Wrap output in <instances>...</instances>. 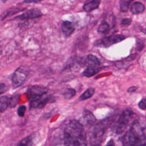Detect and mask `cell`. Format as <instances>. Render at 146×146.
<instances>
[{"label":"cell","instance_id":"25","mask_svg":"<svg viewBox=\"0 0 146 146\" xmlns=\"http://www.w3.org/2000/svg\"><path fill=\"white\" fill-rule=\"evenodd\" d=\"M132 22V19L130 18H125L121 20V25L124 27H127L131 25Z\"/></svg>","mask_w":146,"mask_h":146},{"label":"cell","instance_id":"7","mask_svg":"<svg viewBox=\"0 0 146 146\" xmlns=\"http://www.w3.org/2000/svg\"><path fill=\"white\" fill-rule=\"evenodd\" d=\"M42 15V11L38 8H34L28 10L23 14L17 16L15 19H18L21 21L30 20L38 18Z\"/></svg>","mask_w":146,"mask_h":146},{"label":"cell","instance_id":"3","mask_svg":"<svg viewBox=\"0 0 146 146\" xmlns=\"http://www.w3.org/2000/svg\"><path fill=\"white\" fill-rule=\"evenodd\" d=\"M134 115V112L128 109L124 110L121 113L115 126V132L117 134H121L125 131Z\"/></svg>","mask_w":146,"mask_h":146},{"label":"cell","instance_id":"16","mask_svg":"<svg viewBox=\"0 0 146 146\" xmlns=\"http://www.w3.org/2000/svg\"><path fill=\"white\" fill-rule=\"evenodd\" d=\"M95 93V89L92 87L88 88L79 97V99L80 100H84L88 99L92 97V96Z\"/></svg>","mask_w":146,"mask_h":146},{"label":"cell","instance_id":"22","mask_svg":"<svg viewBox=\"0 0 146 146\" xmlns=\"http://www.w3.org/2000/svg\"><path fill=\"white\" fill-rule=\"evenodd\" d=\"M19 95H15L10 98H9L8 99V104H9V107L13 108L15 107L18 103V99H19Z\"/></svg>","mask_w":146,"mask_h":146},{"label":"cell","instance_id":"23","mask_svg":"<svg viewBox=\"0 0 146 146\" xmlns=\"http://www.w3.org/2000/svg\"><path fill=\"white\" fill-rule=\"evenodd\" d=\"M33 144V137L31 136H28L23 139L18 144L19 145H31Z\"/></svg>","mask_w":146,"mask_h":146},{"label":"cell","instance_id":"2","mask_svg":"<svg viewBox=\"0 0 146 146\" xmlns=\"http://www.w3.org/2000/svg\"><path fill=\"white\" fill-rule=\"evenodd\" d=\"M63 141L66 145H87V136L83 125L78 120H70L63 132Z\"/></svg>","mask_w":146,"mask_h":146},{"label":"cell","instance_id":"32","mask_svg":"<svg viewBox=\"0 0 146 146\" xmlns=\"http://www.w3.org/2000/svg\"><path fill=\"white\" fill-rule=\"evenodd\" d=\"M142 31H143V33H144V34H146V28L142 30Z\"/></svg>","mask_w":146,"mask_h":146},{"label":"cell","instance_id":"11","mask_svg":"<svg viewBox=\"0 0 146 146\" xmlns=\"http://www.w3.org/2000/svg\"><path fill=\"white\" fill-rule=\"evenodd\" d=\"M100 2L101 0H92L84 4L83 9L86 12H91L99 7Z\"/></svg>","mask_w":146,"mask_h":146},{"label":"cell","instance_id":"21","mask_svg":"<svg viewBox=\"0 0 146 146\" xmlns=\"http://www.w3.org/2000/svg\"><path fill=\"white\" fill-rule=\"evenodd\" d=\"M25 9H23V8H19V7H13V8H11L9 10H8L6 13L4 14V15L3 16V18H2V19L7 18V17L9 16H10V15H12L13 14H15L18 12H20V11H23Z\"/></svg>","mask_w":146,"mask_h":146},{"label":"cell","instance_id":"24","mask_svg":"<svg viewBox=\"0 0 146 146\" xmlns=\"http://www.w3.org/2000/svg\"><path fill=\"white\" fill-rule=\"evenodd\" d=\"M26 106L25 105H22L18 107L17 109V113L19 116L23 117L25 113V112L26 111Z\"/></svg>","mask_w":146,"mask_h":146},{"label":"cell","instance_id":"28","mask_svg":"<svg viewBox=\"0 0 146 146\" xmlns=\"http://www.w3.org/2000/svg\"><path fill=\"white\" fill-rule=\"evenodd\" d=\"M144 43H143V42L141 40H137V44H136V49L139 50V51H141L143 47H144Z\"/></svg>","mask_w":146,"mask_h":146},{"label":"cell","instance_id":"9","mask_svg":"<svg viewBox=\"0 0 146 146\" xmlns=\"http://www.w3.org/2000/svg\"><path fill=\"white\" fill-rule=\"evenodd\" d=\"M47 91L48 90L46 87L39 86H33L30 88L28 92L30 99H32L43 95L47 93Z\"/></svg>","mask_w":146,"mask_h":146},{"label":"cell","instance_id":"18","mask_svg":"<svg viewBox=\"0 0 146 146\" xmlns=\"http://www.w3.org/2000/svg\"><path fill=\"white\" fill-rule=\"evenodd\" d=\"M110 30V25L105 21L102 22L98 28V32L100 34H106Z\"/></svg>","mask_w":146,"mask_h":146},{"label":"cell","instance_id":"13","mask_svg":"<svg viewBox=\"0 0 146 146\" xmlns=\"http://www.w3.org/2000/svg\"><path fill=\"white\" fill-rule=\"evenodd\" d=\"M102 68L98 66H88L87 68L83 71V75L86 77H91L98 73Z\"/></svg>","mask_w":146,"mask_h":146},{"label":"cell","instance_id":"26","mask_svg":"<svg viewBox=\"0 0 146 146\" xmlns=\"http://www.w3.org/2000/svg\"><path fill=\"white\" fill-rule=\"evenodd\" d=\"M139 107L142 110H146V98H143L138 103Z\"/></svg>","mask_w":146,"mask_h":146},{"label":"cell","instance_id":"12","mask_svg":"<svg viewBox=\"0 0 146 146\" xmlns=\"http://www.w3.org/2000/svg\"><path fill=\"white\" fill-rule=\"evenodd\" d=\"M145 10V6L140 2H133L131 7L130 11L133 14H139L144 12Z\"/></svg>","mask_w":146,"mask_h":146},{"label":"cell","instance_id":"31","mask_svg":"<svg viewBox=\"0 0 146 146\" xmlns=\"http://www.w3.org/2000/svg\"><path fill=\"white\" fill-rule=\"evenodd\" d=\"M115 144L113 140H110L108 143L107 144V145H115Z\"/></svg>","mask_w":146,"mask_h":146},{"label":"cell","instance_id":"5","mask_svg":"<svg viewBox=\"0 0 146 146\" xmlns=\"http://www.w3.org/2000/svg\"><path fill=\"white\" fill-rule=\"evenodd\" d=\"M125 39V36L121 34H113L103 39L97 40L94 43L96 47H107L115 43H119Z\"/></svg>","mask_w":146,"mask_h":146},{"label":"cell","instance_id":"19","mask_svg":"<svg viewBox=\"0 0 146 146\" xmlns=\"http://www.w3.org/2000/svg\"><path fill=\"white\" fill-rule=\"evenodd\" d=\"M8 99L9 98L6 96L0 98V113L3 112L9 107Z\"/></svg>","mask_w":146,"mask_h":146},{"label":"cell","instance_id":"27","mask_svg":"<svg viewBox=\"0 0 146 146\" xmlns=\"http://www.w3.org/2000/svg\"><path fill=\"white\" fill-rule=\"evenodd\" d=\"M7 90V87L5 83H0V95L3 94Z\"/></svg>","mask_w":146,"mask_h":146},{"label":"cell","instance_id":"8","mask_svg":"<svg viewBox=\"0 0 146 146\" xmlns=\"http://www.w3.org/2000/svg\"><path fill=\"white\" fill-rule=\"evenodd\" d=\"M50 100V97L47 93L43 95L30 99V107L32 108H42Z\"/></svg>","mask_w":146,"mask_h":146},{"label":"cell","instance_id":"20","mask_svg":"<svg viewBox=\"0 0 146 146\" xmlns=\"http://www.w3.org/2000/svg\"><path fill=\"white\" fill-rule=\"evenodd\" d=\"M76 94V91L75 89L72 88H68L65 90L63 95L66 99H70L73 98Z\"/></svg>","mask_w":146,"mask_h":146},{"label":"cell","instance_id":"4","mask_svg":"<svg viewBox=\"0 0 146 146\" xmlns=\"http://www.w3.org/2000/svg\"><path fill=\"white\" fill-rule=\"evenodd\" d=\"M28 75L27 68L24 66L18 67L11 77V84L14 88H17L23 84Z\"/></svg>","mask_w":146,"mask_h":146},{"label":"cell","instance_id":"14","mask_svg":"<svg viewBox=\"0 0 146 146\" xmlns=\"http://www.w3.org/2000/svg\"><path fill=\"white\" fill-rule=\"evenodd\" d=\"M84 62L90 66H98L100 64V62L99 59L96 56L92 54L88 55L86 57Z\"/></svg>","mask_w":146,"mask_h":146},{"label":"cell","instance_id":"15","mask_svg":"<svg viewBox=\"0 0 146 146\" xmlns=\"http://www.w3.org/2000/svg\"><path fill=\"white\" fill-rule=\"evenodd\" d=\"M84 120L90 125H92L96 121V119L93 113L89 111H85L83 114Z\"/></svg>","mask_w":146,"mask_h":146},{"label":"cell","instance_id":"29","mask_svg":"<svg viewBox=\"0 0 146 146\" xmlns=\"http://www.w3.org/2000/svg\"><path fill=\"white\" fill-rule=\"evenodd\" d=\"M42 0H24L23 3H38L42 1Z\"/></svg>","mask_w":146,"mask_h":146},{"label":"cell","instance_id":"10","mask_svg":"<svg viewBox=\"0 0 146 146\" xmlns=\"http://www.w3.org/2000/svg\"><path fill=\"white\" fill-rule=\"evenodd\" d=\"M61 29L63 34L66 37L70 36L74 31L75 27L72 23L68 21H64L61 25Z\"/></svg>","mask_w":146,"mask_h":146},{"label":"cell","instance_id":"33","mask_svg":"<svg viewBox=\"0 0 146 146\" xmlns=\"http://www.w3.org/2000/svg\"><path fill=\"white\" fill-rule=\"evenodd\" d=\"M1 1H2L3 3H5V2H6V1H7V0H1Z\"/></svg>","mask_w":146,"mask_h":146},{"label":"cell","instance_id":"6","mask_svg":"<svg viewBox=\"0 0 146 146\" xmlns=\"http://www.w3.org/2000/svg\"><path fill=\"white\" fill-rule=\"evenodd\" d=\"M104 133V128L103 123H99L95 126L92 131V135L90 137V142L91 145L100 144L103 139Z\"/></svg>","mask_w":146,"mask_h":146},{"label":"cell","instance_id":"17","mask_svg":"<svg viewBox=\"0 0 146 146\" xmlns=\"http://www.w3.org/2000/svg\"><path fill=\"white\" fill-rule=\"evenodd\" d=\"M133 0H120V10L121 12H127L129 8V5Z\"/></svg>","mask_w":146,"mask_h":146},{"label":"cell","instance_id":"30","mask_svg":"<svg viewBox=\"0 0 146 146\" xmlns=\"http://www.w3.org/2000/svg\"><path fill=\"white\" fill-rule=\"evenodd\" d=\"M137 89H138V87H137V86H131L128 88L127 92H133L136 91Z\"/></svg>","mask_w":146,"mask_h":146},{"label":"cell","instance_id":"1","mask_svg":"<svg viewBox=\"0 0 146 146\" xmlns=\"http://www.w3.org/2000/svg\"><path fill=\"white\" fill-rule=\"evenodd\" d=\"M121 141L124 145H146V119L140 117L136 119L123 136Z\"/></svg>","mask_w":146,"mask_h":146}]
</instances>
